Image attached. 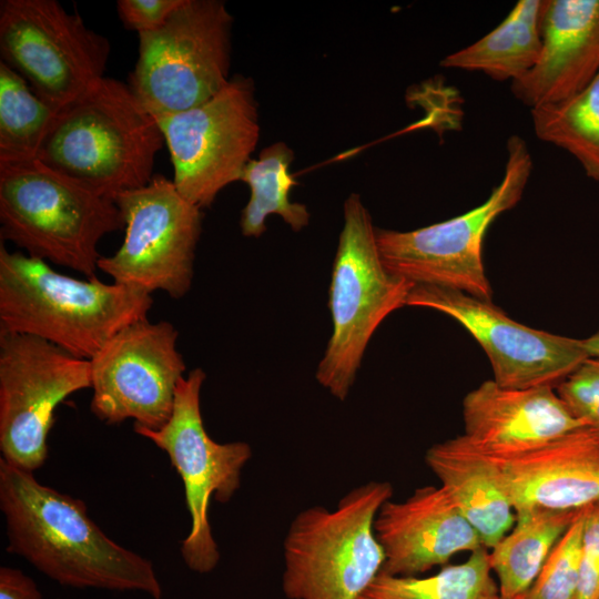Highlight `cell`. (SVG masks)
I'll list each match as a JSON object with an SVG mask.
<instances>
[{
    "instance_id": "obj_7",
    "label": "cell",
    "mask_w": 599,
    "mask_h": 599,
    "mask_svg": "<svg viewBox=\"0 0 599 599\" xmlns=\"http://www.w3.org/2000/svg\"><path fill=\"white\" fill-rule=\"evenodd\" d=\"M504 175L478 206L413 231L375 229L386 268L415 285L459 291L491 301L493 290L483 263V242L490 224L521 199L532 172L525 140H507Z\"/></svg>"
},
{
    "instance_id": "obj_17",
    "label": "cell",
    "mask_w": 599,
    "mask_h": 599,
    "mask_svg": "<svg viewBox=\"0 0 599 599\" xmlns=\"http://www.w3.org/2000/svg\"><path fill=\"white\" fill-rule=\"evenodd\" d=\"M489 457L500 470L515 512L578 510L599 501L598 428L583 425L537 448Z\"/></svg>"
},
{
    "instance_id": "obj_28",
    "label": "cell",
    "mask_w": 599,
    "mask_h": 599,
    "mask_svg": "<svg viewBox=\"0 0 599 599\" xmlns=\"http://www.w3.org/2000/svg\"><path fill=\"white\" fill-rule=\"evenodd\" d=\"M556 390L579 420L599 429V358L588 357Z\"/></svg>"
},
{
    "instance_id": "obj_24",
    "label": "cell",
    "mask_w": 599,
    "mask_h": 599,
    "mask_svg": "<svg viewBox=\"0 0 599 599\" xmlns=\"http://www.w3.org/2000/svg\"><path fill=\"white\" fill-rule=\"evenodd\" d=\"M530 111L537 138L568 152L599 182V73L577 94Z\"/></svg>"
},
{
    "instance_id": "obj_20",
    "label": "cell",
    "mask_w": 599,
    "mask_h": 599,
    "mask_svg": "<svg viewBox=\"0 0 599 599\" xmlns=\"http://www.w3.org/2000/svg\"><path fill=\"white\" fill-rule=\"evenodd\" d=\"M425 463L486 549L512 528L516 514L498 466L463 435L433 445Z\"/></svg>"
},
{
    "instance_id": "obj_2",
    "label": "cell",
    "mask_w": 599,
    "mask_h": 599,
    "mask_svg": "<svg viewBox=\"0 0 599 599\" xmlns=\"http://www.w3.org/2000/svg\"><path fill=\"white\" fill-rule=\"evenodd\" d=\"M152 295L80 280L0 245V334H23L90 361L122 328L148 319Z\"/></svg>"
},
{
    "instance_id": "obj_22",
    "label": "cell",
    "mask_w": 599,
    "mask_h": 599,
    "mask_svg": "<svg viewBox=\"0 0 599 599\" xmlns=\"http://www.w3.org/2000/svg\"><path fill=\"white\" fill-rule=\"evenodd\" d=\"M580 510L529 508L515 512L512 528L488 550L501 599H518L529 589Z\"/></svg>"
},
{
    "instance_id": "obj_15",
    "label": "cell",
    "mask_w": 599,
    "mask_h": 599,
    "mask_svg": "<svg viewBox=\"0 0 599 599\" xmlns=\"http://www.w3.org/2000/svg\"><path fill=\"white\" fill-rule=\"evenodd\" d=\"M406 306L438 311L457 321L488 356L502 387H555L589 356L582 339L535 329L511 319L491 301L428 285H415Z\"/></svg>"
},
{
    "instance_id": "obj_21",
    "label": "cell",
    "mask_w": 599,
    "mask_h": 599,
    "mask_svg": "<svg viewBox=\"0 0 599 599\" xmlns=\"http://www.w3.org/2000/svg\"><path fill=\"white\" fill-rule=\"evenodd\" d=\"M547 0H519L507 17L473 44L443 59L444 68L483 72L511 82L537 62L541 49V21Z\"/></svg>"
},
{
    "instance_id": "obj_32",
    "label": "cell",
    "mask_w": 599,
    "mask_h": 599,
    "mask_svg": "<svg viewBox=\"0 0 599 599\" xmlns=\"http://www.w3.org/2000/svg\"><path fill=\"white\" fill-rule=\"evenodd\" d=\"M582 345L589 357L599 358V331L582 339Z\"/></svg>"
},
{
    "instance_id": "obj_4",
    "label": "cell",
    "mask_w": 599,
    "mask_h": 599,
    "mask_svg": "<svg viewBox=\"0 0 599 599\" xmlns=\"http://www.w3.org/2000/svg\"><path fill=\"white\" fill-rule=\"evenodd\" d=\"M0 225L2 241L90 278L99 242L124 220L113 200L32 160L0 163Z\"/></svg>"
},
{
    "instance_id": "obj_5",
    "label": "cell",
    "mask_w": 599,
    "mask_h": 599,
    "mask_svg": "<svg viewBox=\"0 0 599 599\" xmlns=\"http://www.w3.org/2000/svg\"><path fill=\"white\" fill-rule=\"evenodd\" d=\"M392 495L390 483L372 480L349 490L335 510L315 505L300 511L283 542L285 596L358 599L385 562L374 521Z\"/></svg>"
},
{
    "instance_id": "obj_9",
    "label": "cell",
    "mask_w": 599,
    "mask_h": 599,
    "mask_svg": "<svg viewBox=\"0 0 599 599\" xmlns=\"http://www.w3.org/2000/svg\"><path fill=\"white\" fill-rule=\"evenodd\" d=\"M108 38L55 0H1L0 61L60 111L104 78Z\"/></svg>"
},
{
    "instance_id": "obj_16",
    "label": "cell",
    "mask_w": 599,
    "mask_h": 599,
    "mask_svg": "<svg viewBox=\"0 0 599 599\" xmlns=\"http://www.w3.org/2000/svg\"><path fill=\"white\" fill-rule=\"evenodd\" d=\"M374 531L385 554L380 571L392 576H416L484 547L441 486L419 487L402 501L387 500Z\"/></svg>"
},
{
    "instance_id": "obj_25",
    "label": "cell",
    "mask_w": 599,
    "mask_h": 599,
    "mask_svg": "<svg viewBox=\"0 0 599 599\" xmlns=\"http://www.w3.org/2000/svg\"><path fill=\"white\" fill-rule=\"evenodd\" d=\"M497 596L489 551L480 547L465 561L444 566L429 577L380 571L358 599H494Z\"/></svg>"
},
{
    "instance_id": "obj_6",
    "label": "cell",
    "mask_w": 599,
    "mask_h": 599,
    "mask_svg": "<svg viewBox=\"0 0 599 599\" xmlns=\"http://www.w3.org/2000/svg\"><path fill=\"white\" fill-rule=\"evenodd\" d=\"M343 217L328 290L333 332L315 374L341 402L349 394L375 331L390 313L406 306L415 286L384 265L376 227L357 193L345 200Z\"/></svg>"
},
{
    "instance_id": "obj_19",
    "label": "cell",
    "mask_w": 599,
    "mask_h": 599,
    "mask_svg": "<svg viewBox=\"0 0 599 599\" xmlns=\"http://www.w3.org/2000/svg\"><path fill=\"white\" fill-rule=\"evenodd\" d=\"M599 73V0H547L541 49L535 65L511 82L530 109L559 102L585 89Z\"/></svg>"
},
{
    "instance_id": "obj_14",
    "label": "cell",
    "mask_w": 599,
    "mask_h": 599,
    "mask_svg": "<svg viewBox=\"0 0 599 599\" xmlns=\"http://www.w3.org/2000/svg\"><path fill=\"white\" fill-rule=\"evenodd\" d=\"M177 337L167 321L144 319L116 333L90 359L92 413L108 425L132 418L134 426L162 427L186 369Z\"/></svg>"
},
{
    "instance_id": "obj_26",
    "label": "cell",
    "mask_w": 599,
    "mask_h": 599,
    "mask_svg": "<svg viewBox=\"0 0 599 599\" xmlns=\"http://www.w3.org/2000/svg\"><path fill=\"white\" fill-rule=\"evenodd\" d=\"M58 112L0 61V163L37 160Z\"/></svg>"
},
{
    "instance_id": "obj_30",
    "label": "cell",
    "mask_w": 599,
    "mask_h": 599,
    "mask_svg": "<svg viewBox=\"0 0 599 599\" xmlns=\"http://www.w3.org/2000/svg\"><path fill=\"white\" fill-rule=\"evenodd\" d=\"M182 2L183 0H119L116 9L124 27L139 34L163 26Z\"/></svg>"
},
{
    "instance_id": "obj_18",
    "label": "cell",
    "mask_w": 599,
    "mask_h": 599,
    "mask_svg": "<svg viewBox=\"0 0 599 599\" xmlns=\"http://www.w3.org/2000/svg\"><path fill=\"white\" fill-rule=\"evenodd\" d=\"M463 436L487 456L542 446L585 424L555 387L508 388L486 380L463 400Z\"/></svg>"
},
{
    "instance_id": "obj_33",
    "label": "cell",
    "mask_w": 599,
    "mask_h": 599,
    "mask_svg": "<svg viewBox=\"0 0 599 599\" xmlns=\"http://www.w3.org/2000/svg\"><path fill=\"white\" fill-rule=\"evenodd\" d=\"M494 599H501V598H500V597H499V595H498V596H497V597H495Z\"/></svg>"
},
{
    "instance_id": "obj_12",
    "label": "cell",
    "mask_w": 599,
    "mask_h": 599,
    "mask_svg": "<svg viewBox=\"0 0 599 599\" xmlns=\"http://www.w3.org/2000/svg\"><path fill=\"white\" fill-rule=\"evenodd\" d=\"M155 120L170 152L176 190L200 209L210 207L225 186L241 181L257 145L254 81L234 75L204 103Z\"/></svg>"
},
{
    "instance_id": "obj_13",
    "label": "cell",
    "mask_w": 599,
    "mask_h": 599,
    "mask_svg": "<svg viewBox=\"0 0 599 599\" xmlns=\"http://www.w3.org/2000/svg\"><path fill=\"white\" fill-rule=\"evenodd\" d=\"M90 387V361L34 336L0 334L2 459L32 473L40 468L55 408Z\"/></svg>"
},
{
    "instance_id": "obj_23",
    "label": "cell",
    "mask_w": 599,
    "mask_h": 599,
    "mask_svg": "<svg viewBox=\"0 0 599 599\" xmlns=\"http://www.w3.org/2000/svg\"><path fill=\"white\" fill-rule=\"evenodd\" d=\"M294 160L292 149L276 142L263 149L257 159H251L241 181L251 195L241 215V231L246 237H260L266 231L270 214L280 215L290 227L298 232L309 223V212L302 203L291 202L290 193L297 184L290 172Z\"/></svg>"
},
{
    "instance_id": "obj_10",
    "label": "cell",
    "mask_w": 599,
    "mask_h": 599,
    "mask_svg": "<svg viewBox=\"0 0 599 599\" xmlns=\"http://www.w3.org/2000/svg\"><path fill=\"white\" fill-rule=\"evenodd\" d=\"M202 368L192 369L176 386L171 417L159 429L134 426V432L165 451L180 475L191 517V529L181 544L185 565L199 573L211 572L221 555L209 519L213 497L231 500L241 486V473L252 457L245 441L217 443L205 430L201 413Z\"/></svg>"
},
{
    "instance_id": "obj_27",
    "label": "cell",
    "mask_w": 599,
    "mask_h": 599,
    "mask_svg": "<svg viewBox=\"0 0 599 599\" xmlns=\"http://www.w3.org/2000/svg\"><path fill=\"white\" fill-rule=\"evenodd\" d=\"M582 510L549 554L536 580L518 599H575L579 582Z\"/></svg>"
},
{
    "instance_id": "obj_1",
    "label": "cell",
    "mask_w": 599,
    "mask_h": 599,
    "mask_svg": "<svg viewBox=\"0 0 599 599\" xmlns=\"http://www.w3.org/2000/svg\"><path fill=\"white\" fill-rule=\"evenodd\" d=\"M0 508L7 551L19 555L58 583L72 588L141 591L161 599L152 562L110 539L85 504L40 484L0 459Z\"/></svg>"
},
{
    "instance_id": "obj_11",
    "label": "cell",
    "mask_w": 599,
    "mask_h": 599,
    "mask_svg": "<svg viewBox=\"0 0 599 599\" xmlns=\"http://www.w3.org/2000/svg\"><path fill=\"white\" fill-rule=\"evenodd\" d=\"M124 220V240L98 268L114 283L152 295L165 292L180 300L190 291L202 209L189 202L172 180L154 175L143 187L114 200Z\"/></svg>"
},
{
    "instance_id": "obj_31",
    "label": "cell",
    "mask_w": 599,
    "mask_h": 599,
    "mask_svg": "<svg viewBox=\"0 0 599 599\" xmlns=\"http://www.w3.org/2000/svg\"><path fill=\"white\" fill-rule=\"evenodd\" d=\"M0 599H42L32 578L23 571L2 566L0 568Z\"/></svg>"
},
{
    "instance_id": "obj_29",
    "label": "cell",
    "mask_w": 599,
    "mask_h": 599,
    "mask_svg": "<svg viewBox=\"0 0 599 599\" xmlns=\"http://www.w3.org/2000/svg\"><path fill=\"white\" fill-rule=\"evenodd\" d=\"M581 560L575 599H599V501L583 508Z\"/></svg>"
},
{
    "instance_id": "obj_3",
    "label": "cell",
    "mask_w": 599,
    "mask_h": 599,
    "mask_svg": "<svg viewBox=\"0 0 599 599\" xmlns=\"http://www.w3.org/2000/svg\"><path fill=\"white\" fill-rule=\"evenodd\" d=\"M164 144L158 121L129 85L104 77L58 112L37 160L114 201L151 182Z\"/></svg>"
},
{
    "instance_id": "obj_8",
    "label": "cell",
    "mask_w": 599,
    "mask_h": 599,
    "mask_svg": "<svg viewBox=\"0 0 599 599\" xmlns=\"http://www.w3.org/2000/svg\"><path fill=\"white\" fill-rule=\"evenodd\" d=\"M233 17L221 0H183L163 26L139 33L128 85L154 118L213 98L230 82Z\"/></svg>"
}]
</instances>
